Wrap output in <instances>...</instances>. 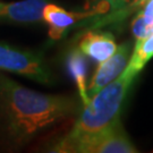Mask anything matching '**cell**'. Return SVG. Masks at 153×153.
<instances>
[{
  "label": "cell",
  "mask_w": 153,
  "mask_h": 153,
  "mask_svg": "<svg viewBox=\"0 0 153 153\" xmlns=\"http://www.w3.org/2000/svg\"><path fill=\"white\" fill-rule=\"evenodd\" d=\"M76 110L73 98L36 92L0 74V124L13 144L27 143Z\"/></svg>",
  "instance_id": "obj_1"
},
{
  "label": "cell",
  "mask_w": 153,
  "mask_h": 153,
  "mask_svg": "<svg viewBox=\"0 0 153 153\" xmlns=\"http://www.w3.org/2000/svg\"><path fill=\"white\" fill-rule=\"evenodd\" d=\"M134 81V77L123 73L118 78L105 85L91 97L90 102L84 105L71 129L64 138L73 140L101 131L116 120L126 94Z\"/></svg>",
  "instance_id": "obj_2"
},
{
  "label": "cell",
  "mask_w": 153,
  "mask_h": 153,
  "mask_svg": "<svg viewBox=\"0 0 153 153\" xmlns=\"http://www.w3.org/2000/svg\"><path fill=\"white\" fill-rule=\"evenodd\" d=\"M51 152L74 153H135L136 148L128 138L118 117L101 131L73 140L61 137L50 150Z\"/></svg>",
  "instance_id": "obj_3"
},
{
  "label": "cell",
  "mask_w": 153,
  "mask_h": 153,
  "mask_svg": "<svg viewBox=\"0 0 153 153\" xmlns=\"http://www.w3.org/2000/svg\"><path fill=\"white\" fill-rule=\"evenodd\" d=\"M0 69L19 74L35 82L48 84L51 73L42 56L0 42Z\"/></svg>",
  "instance_id": "obj_4"
},
{
  "label": "cell",
  "mask_w": 153,
  "mask_h": 153,
  "mask_svg": "<svg viewBox=\"0 0 153 153\" xmlns=\"http://www.w3.org/2000/svg\"><path fill=\"white\" fill-rule=\"evenodd\" d=\"M131 51V43L125 42L117 47L116 51L108 59L100 62L88 88V98L91 99L98 91L120 76L129 61Z\"/></svg>",
  "instance_id": "obj_5"
},
{
  "label": "cell",
  "mask_w": 153,
  "mask_h": 153,
  "mask_svg": "<svg viewBox=\"0 0 153 153\" xmlns=\"http://www.w3.org/2000/svg\"><path fill=\"white\" fill-rule=\"evenodd\" d=\"M48 0H22L17 2H0V21L10 23H39L43 21L44 7Z\"/></svg>",
  "instance_id": "obj_6"
},
{
  "label": "cell",
  "mask_w": 153,
  "mask_h": 153,
  "mask_svg": "<svg viewBox=\"0 0 153 153\" xmlns=\"http://www.w3.org/2000/svg\"><path fill=\"white\" fill-rule=\"evenodd\" d=\"M97 14L95 11L91 13H71L67 11L59 6L48 4L44 7L43 21L49 25V35L52 40H59L64 33L82 18H86Z\"/></svg>",
  "instance_id": "obj_7"
},
{
  "label": "cell",
  "mask_w": 153,
  "mask_h": 153,
  "mask_svg": "<svg viewBox=\"0 0 153 153\" xmlns=\"http://www.w3.org/2000/svg\"><path fill=\"white\" fill-rule=\"evenodd\" d=\"M78 48L93 60L101 62L108 59L117 49L114 36L110 33L88 32L83 35Z\"/></svg>",
  "instance_id": "obj_8"
},
{
  "label": "cell",
  "mask_w": 153,
  "mask_h": 153,
  "mask_svg": "<svg viewBox=\"0 0 153 153\" xmlns=\"http://www.w3.org/2000/svg\"><path fill=\"white\" fill-rule=\"evenodd\" d=\"M66 66L69 75L76 84L83 104L84 105L88 104L90 102V98L88 95V88H86L88 60L85 58V53L79 48L71 50L66 58Z\"/></svg>",
  "instance_id": "obj_9"
},
{
  "label": "cell",
  "mask_w": 153,
  "mask_h": 153,
  "mask_svg": "<svg viewBox=\"0 0 153 153\" xmlns=\"http://www.w3.org/2000/svg\"><path fill=\"white\" fill-rule=\"evenodd\" d=\"M153 57V33L146 38L137 40L134 51L129 58L127 67L123 73L131 77L137 76V74L144 68V66Z\"/></svg>",
  "instance_id": "obj_10"
},
{
  "label": "cell",
  "mask_w": 153,
  "mask_h": 153,
  "mask_svg": "<svg viewBox=\"0 0 153 153\" xmlns=\"http://www.w3.org/2000/svg\"><path fill=\"white\" fill-rule=\"evenodd\" d=\"M131 32L136 40H141L151 35L153 33V25H149L148 23L144 21L143 16L138 13L131 24Z\"/></svg>",
  "instance_id": "obj_11"
},
{
  "label": "cell",
  "mask_w": 153,
  "mask_h": 153,
  "mask_svg": "<svg viewBox=\"0 0 153 153\" xmlns=\"http://www.w3.org/2000/svg\"><path fill=\"white\" fill-rule=\"evenodd\" d=\"M142 10L140 14L143 16L144 21L148 23L149 25H153V0H148L141 6Z\"/></svg>",
  "instance_id": "obj_12"
},
{
  "label": "cell",
  "mask_w": 153,
  "mask_h": 153,
  "mask_svg": "<svg viewBox=\"0 0 153 153\" xmlns=\"http://www.w3.org/2000/svg\"><path fill=\"white\" fill-rule=\"evenodd\" d=\"M128 1H131V0H104V2H107L108 5L107 6H110V5H114V4H117V6L121 5V4H125V2H128Z\"/></svg>",
  "instance_id": "obj_13"
},
{
  "label": "cell",
  "mask_w": 153,
  "mask_h": 153,
  "mask_svg": "<svg viewBox=\"0 0 153 153\" xmlns=\"http://www.w3.org/2000/svg\"><path fill=\"white\" fill-rule=\"evenodd\" d=\"M134 1L136 2L138 7H141V6H142L143 4H144V2H145V1H148V0H134Z\"/></svg>",
  "instance_id": "obj_14"
}]
</instances>
